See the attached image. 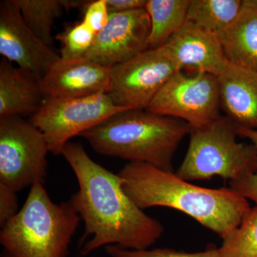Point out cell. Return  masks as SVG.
Wrapping results in <instances>:
<instances>
[{"mask_svg": "<svg viewBox=\"0 0 257 257\" xmlns=\"http://www.w3.org/2000/svg\"><path fill=\"white\" fill-rule=\"evenodd\" d=\"M162 48L182 71L189 67L218 77L229 62L219 37L187 20Z\"/></svg>", "mask_w": 257, "mask_h": 257, "instance_id": "cell-13", "label": "cell"}, {"mask_svg": "<svg viewBox=\"0 0 257 257\" xmlns=\"http://www.w3.org/2000/svg\"><path fill=\"white\" fill-rule=\"evenodd\" d=\"M50 152L43 134L20 116L0 117V183L19 192L47 176Z\"/></svg>", "mask_w": 257, "mask_h": 257, "instance_id": "cell-6", "label": "cell"}, {"mask_svg": "<svg viewBox=\"0 0 257 257\" xmlns=\"http://www.w3.org/2000/svg\"><path fill=\"white\" fill-rule=\"evenodd\" d=\"M180 70L162 47L148 49L111 68L107 94L116 106L145 110Z\"/></svg>", "mask_w": 257, "mask_h": 257, "instance_id": "cell-9", "label": "cell"}, {"mask_svg": "<svg viewBox=\"0 0 257 257\" xmlns=\"http://www.w3.org/2000/svg\"><path fill=\"white\" fill-rule=\"evenodd\" d=\"M188 150L177 175L184 180L222 177L236 182L257 172V152L252 145L239 143L236 126L219 117L209 124L192 128Z\"/></svg>", "mask_w": 257, "mask_h": 257, "instance_id": "cell-5", "label": "cell"}, {"mask_svg": "<svg viewBox=\"0 0 257 257\" xmlns=\"http://www.w3.org/2000/svg\"><path fill=\"white\" fill-rule=\"evenodd\" d=\"M231 188L246 199L256 204L257 208V172L236 182H230Z\"/></svg>", "mask_w": 257, "mask_h": 257, "instance_id": "cell-25", "label": "cell"}, {"mask_svg": "<svg viewBox=\"0 0 257 257\" xmlns=\"http://www.w3.org/2000/svg\"><path fill=\"white\" fill-rule=\"evenodd\" d=\"M25 23L45 45L52 48V32L57 18L67 10V0H15Z\"/></svg>", "mask_w": 257, "mask_h": 257, "instance_id": "cell-19", "label": "cell"}, {"mask_svg": "<svg viewBox=\"0 0 257 257\" xmlns=\"http://www.w3.org/2000/svg\"><path fill=\"white\" fill-rule=\"evenodd\" d=\"M19 211L17 192L0 183V227L16 215Z\"/></svg>", "mask_w": 257, "mask_h": 257, "instance_id": "cell-24", "label": "cell"}, {"mask_svg": "<svg viewBox=\"0 0 257 257\" xmlns=\"http://www.w3.org/2000/svg\"><path fill=\"white\" fill-rule=\"evenodd\" d=\"M221 257H257V208H251L236 229L222 238Z\"/></svg>", "mask_w": 257, "mask_h": 257, "instance_id": "cell-20", "label": "cell"}, {"mask_svg": "<svg viewBox=\"0 0 257 257\" xmlns=\"http://www.w3.org/2000/svg\"><path fill=\"white\" fill-rule=\"evenodd\" d=\"M242 5L246 8L257 10V0H243Z\"/></svg>", "mask_w": 257, "mask_h": 257, "instance_id": "cell-28", "label": "cell"}, {"mask_svg": "<svg viewBox=\"0 0 257 257\" xmlns=\"http://www.w3.org/2000/svg\"><path fill=\"white\" fill-rule=\"evenodd\" d=\"M109 18L106 0L89 1L84 8L82 22L96 35L106 26Z\"/></svg>", "mask_w": 257, "mask_h": 257, "instance_id": "cell-23", "label": "cell"}, {"mask_svg": "<svg viewBox=\"0 0 257 257\" xmlns=\"http://www.w3.org/2000/svg\"><path fill=\"white\" fill-rule=\"evenodd\" d=\"M109 14L145 8L147 0H106Z\"/></svg>", "mask_w": 257, "mask_h": 257, "instance_id": "cell-26", "label": "cell"}, {"mask_svg": "<svg viewBox=\"0 0 257 257\" xmlns=\"http://www.w3.org/2000/svg\"><path fill=\"white\" fill-rule=\"evenodd\" d=\"M44 101L38 77L3 59L0 62V117L32 116Z\"/></svg>", "mask_w": 257, "mask_h": 257, "instance_id": "cell-15", "label": "cell"}, {"mask_svg": "<svg viewBox=\"0 0 257 257\" xmlns=\"http://www.w3.org/2000/svg\"><path fill=\"white\" fill-rule=\"evenodd\" d=\"M229 63L257 71V10L241 7L237 18L219 37Z\"/></svg>", "mask_w": 257, "mask_h": 257, "instance_id": "cell-16", "label": "cell"}, {"mask_svg": "<svg viewBox=\"0 0 257 257\" xmlns=\"http://www.w3.org/2000/svg\"><path fill=\"white\" fill-rule=\"evenodd\" d=\"M128 109L116 106L106 93L45 99L30 121L43 134L50 153L60 155L74 137L80 136L111 116Z\"/></svg>", "mask_w": 257, "mask_h": 257, "instance_id": "cell-7", "label": "cell"}, {"mask_svg": "<svg viewBox=\"0 0 257 257\" xmlns=\"http://www.w3.org/2000/svg\"><path fill=\"white\" fill-rule=\"evenodd\" d=\"M128 197L140 209L169 207L182 211L222 239L239 226L251 209L234 189H209L140 162H128L117 174Z\"/></svg>", "mask_w": 257, "mask_h": 257, "instance_id": "cell-2", "label": "cell"}, {"mask_svg": "<svg viewBox=\"0 0 257 257\" xmlns=\"http://www.w3.org/2000/svg\"><path fill=\"white\" fill-rule=\"evenodd\" d=\"M81 221L70 199L55 203L44 184H35L23 207L1 228V257H67Z\"/></svg>", "mask_w": 257, "mask_h": 257, "instance_id": "cell-4", "label": "cell"}, {"mask_svg": "<svg viewBox=\"0 0 257 257\" xmlns=\"http://www.w3.org/2000/svg\"><path fill=\"white\" fill-rule=\"evenodd\" d=\"M0 54L40 81L60 58L29 28L15 0L0 2Z\"/></svg>", "mask_w": 257, "mask_h": 257, "instance_id": "cell-11", "label": "cell"}, {"mask_svg": "<svg viewBox=\"0 0 257 257\" xmlns=\"http://www.w3.org/2000/svg\"><path fill=\"white\" fill-rule=\"evenodd\" d=\"M105 251L111 257H221L219 248L215 246H209L205 251L201 252L188 253L167 248L151 250L126 249L110 245L105 246Z\"/></svg>", "mask_w": 257, "mask_h": 257, "instance_id": "cell-22", "label": "cell"}, {"mask_svg": "<svg viewBox=\"0 0 257 257\" xmlns=\"http://www.w3.org/2000/svg\"><path fill=\"white\" fill-rule=\"evenodd\" d=\"M241 7V0H190L187 20L219 39L237 18Z\"/></svg>", "mask_w": 257, "mask_h": 257, "instance_id": "cell-18", "label": "cell"}, {"mask_svg": "<svg viewBox=\"0 0 257 257\" xmlns=\"http://www.w3.org/2000/svg\"><path fill=\"white\" fill-rule=\"evenodd\" d=\"M218 77L197 72H177L162 87L145 110L185 121L192 128L209 124L220 117Z\"/></svg>", "mask_w": 257, "mask_h": 257, "instance_id": "cell-8", "label": "cell"}, {"mask_svg": "<svg viewBox=\"0 0 257 257\" xmlns=\"http://www.w3.org/2000/svg\"><path fill=\"white\" fill-rule=\"evenodd\" d=\"M111 69L86 57L56 62L41 80L45 99L83 97L106 93Z\"/></svg>", "mask_w": 257, "mask_h": 257, "instance_id": "cell-12", "label": "cell"}, {"mask_svg": "<svg viewBox=\"0 0 257 257\" xmlns=\"http://www.w3.org/2000/svg\"><path fill=\"white\" fill-rule=\"evenodd\" d=\"M96 34L81 22L69 28L58 38L62 42L60 57L74 60L85 57L95 40Z\"/></svg>", "mask_w": 257, "mask_h": 257, "instance_id": "cell-21", "label": "cell"}, {"mask_svg": "<svg viewBox=\"0 0 257 257\" xmlns=\"http://www.w3.org/2000/svg\"><path fill=\"white\" fill-rule=\"evenodd\" d=\"M190 0H147L150 18L148 49L160 48L175 35L187 21Z\"/></svg>", "mask_w": 257, "mask_h": 257, "instance_id": "cell-17", "label": "cell"}, {"mask_svg": "<svg viewBox=\"0 0 257 257\" xmlns=\"http://www.w3.org/2000/svg\"><path fill=\"white\" fill-rule=\"evenodd\" d=\"M236 126V133L238 136L248 139L251 142V145L256 149L257 152V130H251V128H243L241 126Z\"/></svg>", "mask_w": 257, "mask_h": 257, "instance_id": "cell-27", "label": "cell"}, {"mask_svg": "<svg viewBox=\"0 0 257 257\" xmlns=\"http://www.w3.org/2000/svg\"><path fill=\"white\" fill-rule=\"evenodd\" d=\"M217 77L228 119L236 126L257 130V71L228 62Z\"/></svg>", "mask_w": 257, "mask_h": 257, "instance_id": "cell-14", "label": "cell"}, {"mask_svg": "<svg viewBox=\"0 0 257 257\" xmlns=\"http://www.w3.org/2000/svg\"><path fill=\"white\" fill-rule=\"evenodd\" d=\"M191 130L190 125L182 120L141 109H128L80 136L99 155L146 163L174 172V155Z\"/></svg>", "mask_w": 257, "mask_h": 257, "instance_id": "cell-3", "label": "cell"}, {"mask_svg": "<svg viewBox=\"0 0 257 257\" xmlns=\"http://www.w3.org/2000/svg\"><path fill=\"white\" fill-rule=\"evenodd\" d=\"M150 28L145 8L109 14L107 24L96 34L85 57L111 69L148 50Z\"/></svg>", "mask_w": 257, "mask_h": 257, "instance_id": "cell-10", "label": "cell"}, {"mask_svg": "<svg viewBox=\"0 0 257 257\" xmlns=\"http://www.w3.org/2000/svg\"><path fill=\"white\" fill-rule=\"evenodd\" d=\"M62 155L73 170L79 189L70 198L85 225L81 256L102 246L148 249L164 234L160 221L128 197L119 176L93 161L80 143H69Z\"/></svg>", "mask_w": 257, "mask_h": 257, "instance_id": "cell-1", "label": "cell"}]
</instances>
